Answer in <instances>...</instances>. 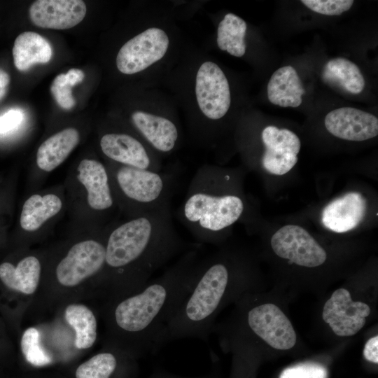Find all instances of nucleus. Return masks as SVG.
<instances>
[{
    "label": "nucleus",
    "instance_id": "nucleus-1",
    "mask_svg": "<svg viewBox=\"0 0 378 378\" xmlns=\"http://www.w3.org/2000/svg\"><path fill=\"white\" fill-rule=\"evenodd\" d=\"M199 260L197 250H188L141 290L104 302V344L135 358L155 351L161 332L191 290Z\"/></svg>",
    "mask_w": 378,
    "mask_h": 378
},
{
    "label": "nucleus",
    "instance_id": "nucleus-2",
    "mask_svg": "<svg viewBox=\"0 0 378 378\" xmlns=\"http://www.w3.org/2000/svg\"><path fill=\"white\" fill-rule=\"evenodd\" d=\"M187 248L176 230L171 202L130 218L106 239L103 302L141 290L152 274Z\"/></svg>",
    "mask_w": 378,
    "mask_h": 378
},
{
    "label": "nucleus",
    "instance_id": "nucleus-3",
    "mask_svg": "<svg viewBox=\"0 0 378 378\" xmlns=\"http://www.w3.org/2000/svg\"><path fill=\"white\" fill-rule=\"evenodd\" d=\"M227 173L212 166L200 167L191 179L177 216L200 243H214L242 216L244 203L222 188Z\"/></svg>",
    "mask_w": 378,
    "mask_h": 378
},
{
    "label": "nucleus",
    "instance_id": "nucleus-4",
    "mask_svg": "<svg viewBox=\"0 0 378 378\" xmlns=\"http://www.w3.org/2000/svg\"><path fill=\"white\" fill-rule=\"evenodd\" d=\"M105 269L106 239L79 241L57 262L52 279L41 289L36 301L54 307L68 301L80 300L85 295L90 297L88 285L92 298H100Z\"/></svg>",
    "mask_w": 378,
    "mask_h": 378
},
{
    "label": "nucleus",
    "instance_id": "nucleus-5",
    "mask_svg": "<svg viewBox=\"0 0 378 378\" xmlns=\"http://www.w3.org/2000/svg\"><path fill=\"white\" fill-rule=\"evenodd\" d=\"M108 172L116 204L127 212L129 218L171 202L176 187L171 174L120 164Z\"/></svg>",
    "mask_w": 378,
    "mask_h": 378
},
{
    "label": "nucleus",
    "instance_id": "nucleus-6",
    "mask_svg": "<svg viewBox=\"0 0 378 378\" xmlns=\"http://www.w3.org/2000/svg\"><path fill=\"white\" fill-rule=\"evenodd\" d=\"M41 285L42 264L37 256L27 255L15 263L0 264V312L12 328L20 326Z\"/></svg>",
    "mask_w": 378,
    "mask_h": 378
},
{
    "label": "nucleus",
    "instance_id": "nucleus-7",
    "mask_svg": "<svg viewBox=\"0 0 378 378\" xmlns=\"http://www.w3.org/2000/svg\"><path fill=\"white\" fill-rule=\"evenodd\" d=\"M169 41L165 31L151 27L126 42L116 57L118 69L125 74L140 72L161 59Z\"/></svg>",
    "mask_w": 378,
    "mask_h": 378
},
{
    "label": "nucleus",
    "instance_id": "nucleus-8",
    "mask_svg": "<svg viewBox=\"0 0 378 378\" xmlns=\"http://www.w3.org/2000/svg\"><path fill=\"white\" fill-rule=\"evenodd\" d=\"M270 243L276 255L299 266L318 267L327 258L326 251L299 225L283 226L272 235Z\"/></svg>",
    "mask_w": 378,
    "mask_h": 378
},
{
    "label": "nucleus",
    "instance_id": "nucleus-9",
    "mask_svg": "<svg viewBox=\"0 0 378 378\" xmlns=\"http://www.w3.org/2000/svg\"><path fill=\"white\" fill-rule=\"evenodd\" d=\"M195 94L198 106L209 119L216 120L228 111L231 96L228 80L214 62H204L196 76Z\"/></svg>",
    "mask_w": 378,
    "mask_h": 378
},
{
    "label": "nucleus",
    "instance_id": "nucleus-10",
    "mask_svg": "<svg viewBox=\"0 0 378 378\" xmlns=\"http://www.w3.org/2000/svg\"><path fill=\"white\" fill-rule=\"evenodd\" d=\"M246 320L249 329L274 349H290L296 343V333L290 321L274 304L266 303L251 308Z\"/></svg>",
    "mask_w": 378,
    "mask_h": 378
},
{
    "label": "nucleus",
    "instance_id": "nucleus-11",
    "mask_svg": "<svg viewBox=\"0 0 378 378\" xmlns=\"http://www.w3.org/2000/svg\"><path fill=\"white\" fill-rule=\"evenodd\" d=\"M370 314L367 304L353 301L347 290L339 288L325 303L322 317L337 335L347 337L354 335L364 326Z\"/></svg>",
    "mask_w": 378,
    "mask_h": 378
},
{
    "label": "nucleus",
    "instance_id": "nucleus-12",
    "mask_svg": "<svg viewBox=\"0 0 378 378\" xmlns=\"http://www.w3.org/2000/svg\"><path fill=\"white\" fill-rule=\"evenodd\" d=\"M261 138L265 147L261 160L263 168L279 176L290 171L298 162L299 137L289 130L270 125L263 129Z\"/></svg>",
    "mask_w": 378,
    "mask_h": 378
},
{
    "label": "nucleus",
    "instance_id": "nucleus-13",
    "mask_svg": "<svg viewBox=\"0 0 378 378\" xmlns=\"http://www.w3.org/2000/svg\"><path fill=\"white\" fill-rule=\"evenodd\" d=\"M103 153L120 165L161 171V164L144 144L136 137L125 133H108L100 140Z\"/></svg>",
    "mask_w": 378,
    "mask_h": 378
},
{
    "label": "nucleus",
    "instance_id": "nucleus-14",
    "mask_svg": "<svg viewBox=\"0 0 378 378\" xmlns=\"http://www.w3.org/2000/svg\"><path fill=\"white\" fill-rule=\"evenodd\" d=\"M326 130L335 137L363 141L378 134V119L370 113L352 108L334 109L325 117Z\"/></svg>",
    "mask_w": 378,
    "mask_h": 378
},
{
    "label": "nucleus",
    "instance_id": "nucleus-15",
    "mask_svg": "<svg viewBox=\"0 0 378 378\" xmlns=\"http://www.w3.org/2000/svg\"><path fill=\"white\" fill-rule=\"evenodd\" d=\"M87 8L81 0H38L30 6L31 21L46 29H67L79 24Z\"/></svg>",
    "mask_w": 378,
    "mask_h": 378
},
{
    "label": "nucleus",
    "instance_id": "nucleus-16",
    "mask_svg": "<svg viewBox=\"0 0 378 378\" xmlns=\"http://www.w3.org/2000/svg\"><path fill=\"white\" fill-rule=\"evenodd\" d=\"M77 178L87 191L88 203L92 209L106 213L115 205L109 174L102 162L94 159L81 160Z\"/></svg>",
    "mask_w": 378,
    "mask_h": 378
},
{
    "label": "nucleus",
    "instance_id": "nucleus-17",
    "mask_svg": "<svg viewBox=\"0 0 378 378\" xmlns=\"http://www.w3.org/2000/svg\"><path fill=\"white\" fill-rule=\"evenodd\" d=\"M54 307L74 329L76 352L94 347L98 338V313L81 300L68 301Z\"/></svg>",
    "mask_w": 378,
    "mask_h": 378
},
{
    "label": "nucleus",
    "instance_id": "nucleus-18",
    "mask_svg": "<svg viewBox=\"0 0 378 378\" xmlns=\"http://www.w3.org/2000/svg\"><path fill=\"white\" fill-rule=\"evenodd\" d=\"M366 200L356 192H351L329 203L322 212V223L330 230L342 233L356 227L364 218Z\"/></svg>",
    "mask_w": 378,
    "mask_h": 378
},
{
    "label": "nucleus",
    "instance_id": "nucleus-19",
    "mask_svg": "<svg viewBox=\"0 0 378 378\" xmlns=\"http://www.w3.org/2000/svg\"><path fill=\"white\" fill-rule=\"evenodd\" d=\"M135 127L156 150L167 153L176 146L178 132L176 125L167 118L141 111L132 114Z\"/></svg>",
    "mask_w": 378,
    "mask_h": 378
},
{
    "label": "nucleus",
    "instance_id": "nucleus-20",
    "mask_svg": "<svg viewBox=\"0 0 378 378\" xmlns=\"http://www.w3.org/2000/svg\"><path fill=\"white\" fill-rule=\"evenodd\" d=\"M103 347L77 367L76 378H113L121 369L134 363L135 358L119 349L104 344Z\"/></svg>",
    "mask_w": 378,
    "mask_h": 378
},
{
    "label": "nucleus",
    "instance_id": "nucleus-21",
    "mask_svg": "<svg viewBox=\"0 0 378 378\" xmlns=\"http://www.w3.org/2000/svg\"><path fill=\"white\" fill-rule=\"evenodd\" d=\"M304 93L301 79L296 70L290 65L275 71L267 84L270 102L281 107H298Z\"/></svg>",
    "mask_w": 378,
    "mask_h": 378
},
{
    "label": "nucleus",
    "instance_id": "nucleus-22",
    "mask_svg": "<svg viewBox=\"0 0 378 378\" xmlns=\"http://www.w3.org/2000/svg\"><path fill=\"white\" fill-rule=\"evenodd\" d=\"M80 135L77 130L68 127L44 141L36 153V164L44 172H51L59 166L78 145Z\"/></svg>",
    "mask_w": 378,
    "mask_h": 378
},
{
    "label": "nucleus",
    "instance_id": "nucleus-23",
    "mask_svg": "<svg viewBox=\"0 0 378 378\" xmlns=\"http://www.w3.org/2000/svg\"><path fill=\"white\" fill-rule=\"evenodd\" d=\"M52 55L50 43L36 32H22L15 40L13 48V62L19 71H27L36 64L48 63Z\"/></svg>",
    "mask_w": 378,
    "mask_h": 378
},
{
    "label": "nucleus",
    "instance_id": "nucleus-24",
    "mask_svg": "<svg viewBox=\"0 0 378 378\" xmlns=\"http://www.w3.org/2000/svg\"><path fill=\"white\" fill-rule=\"evenodd\" d=\"M62 208V202L56 195L34 194L24 203L20 214L21 227L27 232L37 230Z\"/></svg>",
    "mask_w": 378,
    "mask_h": 378
},
{
    "label": "nucleus",
    "instance_id": "nucleus-25",
    "mask_svg": "<svg viewBox=\"0 0 378 378\" xmlns=\"http://www.w3.org/2000/svg\"><path fill=\"white\" fill-rule=\"evenodd\" d=\"M323 80L343 90L357 94L365 88V79L358 66L344 57L329 60L322 71Z\"/></svg>",
    "mask_w": 378,
    "mask_h": 378
},
{
    "label": "nucleus",
    "instance_id": "nucleus-26",
    "mask_svg": "<svg viewBox=\"0 0 378 378\" xmlns=\"http://www.w3.org/2000/svg\"><path fill=\"white\" fill-rule=\"evenodd\" d=\"M246 22L233 13H227L220 22L217 31L218 48L234 57H242L246 52Z\"/></svg>",
    "mask_w": 378,
    "mask_h": 378
},
{
    "label": "nucleus",
    "instance_id": "nucleus-27",
    "mask_svg": "<svg viewBox=\"0 0 378 378\" xmlns=\"http://www.w3.org/2000/svg\"><path fill=\"white\" fill-rule=\"evenodd\" d=\"M19 349L27 363L34 367H44L55 361L43 346L40 331L36 326L20 330Z\"/></svg>",
    "mask_w": 378,
    "mask_h": 378
},
{
    "label": "nucleus",
    "instance_id": "nucleus-28",
    "mask_svg": "<svg viewBox=\"0 0 378 378\" xmlns=\"http://www.w3.org/2000/svg\"><path fill=\"white\" fill-rule=\"evenodd\" d=\"M301 2L310 10L325 15H340L349 10L352 0H302Z\"/></svg>",
    "mask_w": 378,
    "mask_h": 378
},
{
    "label": "nucleus",
    "instance_id": "nucleus-29",
    "mask_svg": "<svg viewBox=\"0 0 378 378\" xmlns=\"http://www.w3.org/2000/svg\"><path fill=\"white\" fill-rule=\"evenodd\" d=\"M326 369L315 363H300L282 371L279 378H327Z\"/></svg>",
    "mask_w": 378,
    "mask_h": 378
},
{
    "label": "nucleus",
    "instance_id": "nucleus-30",
    "mask_svg": "<svg viewBox=\"0 0 378 378\" xmlns=\"http://www.w3.org/2000/svg\"><path fill=\"white\" fill-rule=\"evenodd\" d=\"M71 86L64 74L57 75L50 86V91L58 105L66 110L71 109L76 104L72 95Z\"/></svg>",
    "mask_w": 378,
    "mask_h": 378
},
{
    "label": "nucleus",
    "instance_id": "nucleus-31",
    "mask_svg": "<svg viewBox=\"0 0 378 378\" xmlns=\"http://www.w3.org/2000/svg\"><path fill=\"white\" fill-rule=\"evenodd\" d=\"M23 118V113L19 109H10L1 115L0 134H6L18 127Z\"/></svg>",
    "mask_w": 378,
    "mask_h": 378
},
{
    "label": "nucleus",
    "instance_id": "nucleus-32",
    "mask_svg": "<svg viewBox=\"0 0 378 378\" xmlns=\"http://www.w3.org/2000/svg\"><path fill=\"white\" fill-rule=\"evenodd\" d=\"M365 358L372 363H378V336L370 338L365 344L363 349Z\"/></svg>",
    "mask_w": 378,
    "mask_h": 378
},
{
    "label": "nucleus",
    "instance_id": "nucleus-33",
    "mask_svg": "<svg viewBox=\"0 0 378 378\" xmlns=\"http://www.w3.org/2000/svg\"><path fill=\"white\" fill-rule=\"evenodd\" d=\"M66 80L71 87L82 82L85 75L83 71L78 69H71L65 74Z\"/></svg>",
    "mask_w": 378,
    "mask_h": 378
},
{
    "label": "nucleus",
    "instance_id": "nucleus-34",
    "mask_svg": "<svg viewBox=\"0 0 378 378\" xmlns=\"http://www.w3.org/2000/svg\"><path fill=\"white\" fill-rule=\"evenodd\" d=\"M9 83V75L7 72L0 69V100L5 96Z\"/></svg>",
    "mask_w": 378,
    "mask_h": 378
},
{
    "label": "nucleus",
    "instance_id": "nucleus-35",
    "mask_svg": "<svg viewBox=\"0 0 378 378\" xmlns=\"http://www.w3.org/2000/svg\"><path fill=\"white\" fill-rule=\"evenodd\" d=\"M0 347H12L7 328L2 318H0Z\"/></svg>",
    "mask_w": 378,
    "mask_h": 378
},
{
    "label": "nucleus",
    "instance_id": "nucleus-36",
    "mask_svg": "<svg viewBox=\"0 0 378 378\" xmlns=\"http://www.w3.org/2000/svg\"><path fill=\"white\" fill-rule=\"evenodd\" d=\"M150 378H188V377H181L178 376L172 375L167 373H158L153 374ZM195 378H209L207 376L195 377Z\"/></svg>",
    "mask_w": 378,
    "mask_h": 378
}]
</instances>
